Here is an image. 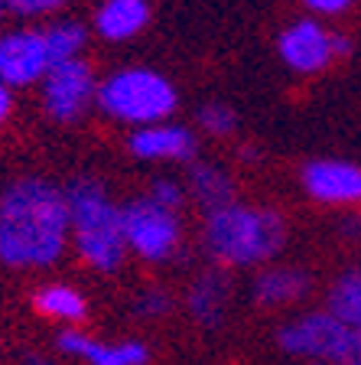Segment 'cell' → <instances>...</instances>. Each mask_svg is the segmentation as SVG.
<instances>
[{
  "label": "cell",
  "mask_w": 361,
  "mask_h": 365,
  "mask_svg": "<svg viewBox=\"0 0 361 365\" xmlns=\"http://www.w3.org/2000/svg\"><path fill=\"white\" fill-rule=\"evenodd\" d=\"M68 245L66 186L46 176H16L0 190V264L14 271L53 267Z\"/></svg>",
  "instance_id": "1"
},
{
  "label": "cell",
  "mask_w": 361,
  "mask_h": 365,
  "mask_svg": "<svg viewBox=\"0 0 361 365\" xmlns=\"http://www.w3.org/2000/svg\"><path fill=\"white\" fill-rule=\"evenodd\" d=\"M290 228L273 205L234 202L205 215L202 248L215 267H261L286 248Z\"/></svg>",
  "instance_id": "2"
},
{
  "label": "cell",
  "mask_w": 361,
  "mask_h": 365,
  "mask_svg": "<svg viewBox=\"0 0 361 365\" xmlns=\"http://www.w3.org/2000/svg\"><path fill=\"white\" fill-rule=\"evenodd\" d=\"M68 232L78 258L101 274H114L127 261V242L120 228V202L98 176H75L66 182Z\"/></svg>",
  "instance_id": "3"
},
{
  "label": "cell",
  "mask_w": 361,
  "mask_h": 365,
  "mask_svg": "<svg viewBox=\"0 0 361 365\" xmlns=\"http://www.w3.org/2000/svg\"><path fill=\"white\" fill-rule=\"evenodd\" d=\"M105 118L124 128H147V124L173 121L179 108V91L173 78L163 76L150 66H120L108 72L98 82V101H95Z\"/></svg>",
  "instance_id": "4"
},
{
  "label": "cell",
  "mask_w": 361,
  "mask_h": 365,
  "mask_svg": "<svg viewBox=\"0 0 361 365\" xmlns=\"http://www.w3.org/2000/svg\"><path fill=\"white\" fill-rule=\"evenodd\" d=\"M120 228L127 251L147 264H166L182 248V219L173 209L157 205L147 192L120 202Z\"/></svg>",
  "instance_id": "5"
},
{
  "label": "cell",
  "mask_w": 361,
  "mask_h": 365,
  "mask_svg": "<svg viewBox=\"0 0 361 365\" xmlns=\"http://www.w3.org/2000/svg\"><path fill=\"white\" fill-rule=\"evenodd\" d=\"M348 53H352V36L329 30L325 20L316 16H300L277 36V56L293 76H319Z\"/></svg>",
  "instance_id": "6"
},
{
  "label": "cell",
  "mask_w": 361,
  "mask_h": 365,
  "mask_svg": "<svg viewBox=\"0 0 361 365\" xmlns=\"http://www.w3.org/2000/svg\"><path fill=\"white\" fill-rule=\"evenodd\" d=\"M355 336L358 333L345 327L339 317H332L329 310H316L303 313V317L290 319L286 327H280L277 342L286 356L345 365L355 352Z\"/></svg>",
  "instance_id": "7"
},
{
  "label": "cell",
  "mask_w": 361,
  "mask_h": 365,
  "mask_svg": "<svg viewBox=\"0 0 361 365\" xmlns=\"http://www.w3.org/2000/svg\"><path fill=\"white\" fill-rule=\"evenodd\" d=\"M98 82L91 62L68 59L56 62L39 82V105L53 124H78L98 101Z\"/></svg>",
  "instance_id": "8"
},
{
  "label": "cell",
  "mask_w": 361,
  "mask_h": 365,
  "mask_svg": "<svg viewBox=\"0 0 361 365\" xmlns=\"http://www.w3.org/2000/svg\"><path fill=\"white\" fill-rule=\"evenodd\" d=\"M49 68H53V56H49L43 30L16 26V30L0 33V82L10 91L39 85Z\"/></svg>",
  "instance_id": "9"
},
{
  "label": "cell",
  "mask_w": 361,
  "mask_h": 365,
  "mask_svg": "<svg viewBox=\"0 0 361 365\" xmlns=\"http://www.w3.org/2000/svg\"><path fill=\"white\" fill-rule=\"evenodd\" d=\"M124 147L140 163H192L199 153V137L189 124L159 121L147 124V128H134Z\"/></svg>",
  "instance_id": "10"
},
{
  "label": "cell",
  "mask_w": 361,
  "mask_h": 365,
  "mask_svg": "<svg viewBox=\"0 0 361 365\" xmlns=\"http://www.w3.org/2000/svg\"><path fill=\"white\" fill-rule=\"evenodd\" d=\"M300 186L323 205H361V167L352 160L319 157L300 170Z\"/></svg>",
  "instance_id": "11"
},
{
  "label": "cell",
  "mask_w": 361,
  "mask_h": 365,
  "mask_svg": "<svg viewBox=\"0 0 361 365\" xmlns=\"http://www.w3.org/2000/svg\"><path fill=\"white\" fill-rule=\"evenodd\" d=\"M56 346H59L66 356L85 359L88 365H147L150 362V349L147 342L140 339H95L85 329L78 327H62L56 336Z\"/></svg>",
  "instance_id": "12"
},
{
  "label": "cell",
  "mask_w": 361,
  "mask_h": 365,
  "mask_svg": "<svg viewBox=\"0 0 361 365\" xmlns=\"http://www.w3.org/2000/svg\"><path fill=\"white\" fill-rule=\"evenodd\" d=\"M231 307V281L225 267H209L199 277H192L186 290V310L202 329H219L228 319Z\"/></svg>",
  "instance_id": "13"
},
{
  "label": "cell",
  "mask_w": 361,
  "mask_h": 365,
  "mask_svg": "<svg viewBox=\"0 0 361 365\" xmlns=\"http://www.w3.org/2000/svg\"><path fill=\"white\" fill-rule=\"evenodd\" d=\"M150 0H101L91 16V33L105 43H130L150 26Z\"/></svg>",
  "instance_id": "14"
},
{
  "label": "cell",
  "mask_w": 361,
  "mask_h": 365,
  "mask_svg": "<svg viewBox=\"0 0 361 365\" xmlns=\"http://www.w3.org/2000/svg\"><path fill=\"white\" fill-rule=\"evenodd\" d=\"M313 290V277L303 267H263L251 284V300L263 310H283L300 304Z\"/></svg>",
  "instance_id": "15"
},
{
  "label": "cell",
  "mask_w": 361,
  "mask_h": 365,
  "mask_svg": "<svg viewBox=\"0 0 361 365\" xmlns=\"http://www.w3.org/2000/svg\"><path fill=\"white\" fill-rule=\"evenodd\" d=\"M186 192L189 199L202 209L205 215L221 209V205L234 202L238 199V186H234V176L225 167L211 163V160H192L186 173Z\"/></svg>",
  "instance_id": "16"
},
{
  "label": "cell",
  "mask_w": 361,
  "mask_h": 365,
  "mask_svg": "<svg viewBox=\"0 0 361 365\" xmlns=\"http://www.w3.org/2000/svg\"><path fill=\"white\" fill-rule=\"evenodd\" d=\"M33 310L43 319H56L62 327H82V319L88 317V300L72 284L53 281V284H43L33 294Z\"/></svg>",
  "instance_id": "17"
},
{
  "label": "cell",
  "mask_w": 361,
  "mask_h": 365,
  "mask_svg": "<svg viewBox=\"0 0 361 365\" xmlns=\"http://www.w3.org/2000/svg\"><path fill=\"white\" fill-rule=\"evenodd\" d=\"M46 46H49V56L56 62H68V59H82L85 46H88V26L78 20H68V16H56L43 26Z\"/></svg>",
  "instance_id": "18"
},
{
  "label": "cell",
  "mask_w": 361,
  "mask_h": 365,
  "mask_svg": "<svg viewBox=\"0 0 361 365\" xmlns=\"http://www.w3.org/2000/svg\"><path fill=\"white\" fill-rule=\"evenodd\" d=\"M325 310L332 317H339L345 327H352L355 333L361 329V267L352 271H342L329 287V300H325Z\"/></svg>",
  "instance_id": "19"
},
{
  "label": "cell",
  "mask_w": 361,
  "mask_h": 365,
  "mask_svg": "<svg viewBox=\"0 0 361 365\" xmlns=\"http://www.w3.org/2000/svg\"><path fill=\"white\" fill-rule=\"evenodd\" d=\"M238 124H241L238 111H234L231 105H225V101H205L196 111V130L215 137V140L231 137L234 130H238Z\"/></svg>",
  "instance_id": "20"
},
{
  "label": "cell",
  "mask_w": 361,
  "mask_h": 365,
  "mask_svg": "<svg viewBox=\"0 0 361 365\" xmlns=\"http://www.w3.org/2000/svg\"><path fill=\"white\" fill-rule=\"evenodd\" d=\"M134 313L143 319H163L173 313V294L159 284H150V287H143L134 300Z\"/></svg>",
  "instance_id": "21"
},
{
  "label": "cell",
  "mask_w": 361,
  "mask_h": 365,
  "mask_svg": "<svg viewBox=\"0 0 361 365\" xmlns=\"http://www.w3.org/2000/svg\"><path fill=\"white\" fill-rule=\"evenodd\" d=\"M147 196H150L157 205H163V209H173V212H179L182 205L189 202L186 182L176 180V176H157V180L150 182V190H147Z\"/></svg>",
  "instance_id": "22"
},
{
  "label": "cell",
  "mask_w": 361,
  "mask_h": 365,
  "mask_svg": "<svg viewBox=\"0 0 361 365\" xmlns=\"http://www.w3.org/2000/svg\"><path fill=\"white\" fill-rule=\"evenodd\" d=\"M66 7V0H7V14L16 20H56Z\"/></svg>",
  "instance_id": "23"
},
{
  "label": "cell",
  "mask_w": 361,
  "mask_h": 365,
  "mask_svg": "<svg viewBox=\"0 0 361 365\" xmlns=\"http://www.w3.org/2000/svg\"><path fill=\"white\" fill-rule=\"evenodd\" d=\"M300 4L306 7V16H316V20H335L355 7V0H300Z\"/></svg>",
  "instance_id": "24"
},
{
  "label": "cell",
  "mask_w": 361,
  "mask_h": 365,
  "mask_svg": "<svg viewBox=\"0 0 361 365\" xmlns=\"http://www.w3.org/2000/svg\"><path fill=\"white\" fill-rule=\"evenodd\" d=\"M10 118H14V91L0 82V130L7 128Z\"/></svg>",
  "instance_id": "25"
},
{
  "label": "cell",
  "mask_w": 361,
  "mask_h": 365,
  "mask_svg": "<svg viewBox=\"0 0 361 365\" xmlns=\"http://www.w3.org/2000/svg\"><path fill=\"white\" fill-rule=\"evenodd\" d=\"M20 365H56V362L49 356H43V352H23Z\"/></svg>",
  "instance_id": "26"
},
{
  "label": "cell",
  "mask_w": 361,
  "mask_h": 365,
  "mask_svg": "<svg viewBox=\"0 0 361 365\" xmlns=\"http://www.w3.org/2000/svg\"><path fill=\"white\" fill-rule=\"evenodd\" d=\"M342 228H345V235H348V238H361V212L348 215L345 225H342Z\"/></svg>",
  "instance_id": "27"
},
{
  "label": "cell",
  "mask_w": 361,
  "mask_h": 365,
  "mask_svg": "<svg viewBox=\"0 0 361 365\" xmlns=\"http://www.w3.org/2000/svg\"><path fill=\"white\" fill-rule=\"evenodd\" d=\"M241 157L248 160V163H254V160H257V150H254V147H241Z\"/></svg>",
  "instance_id": "28"
},
{
  "label": "cell",
  "mask_w": 361,
  "mask_h": 365,
  "mask_svg": "<svg viewBox=\"0 0 361 365\" xmlns=\"http://www.w3.org/2000/svg\"><path fill=\"white\" fill-rule=\"evenodd\" d=\"M352 359H358V362H361V329H358V336H355V352H352Z\"/></svg>",
  "instance_id": "29"
},
{
  "label": "cell",
  "mask_w": 361,
  "mask_h": 365,
  "mask_svg": "<svg viewBox=\"0 0 361 365\" xmlns=\"http://www.w3.org/2000/svg\"><path fill=\"white\" fill-rule=\"evenodd\" d=\"M4 16H7V0H0V23H4Z\"/></svg>",
  "instance_id": "30"
},
{
  "label": "cell",
  "mask_w": 361,
  "mask_h": 365,
  "mask_svg": "<svg viewBox=\"0 0 361 365\" xmlns=\"http://www.w3.org/2000/svg\"><path fill=\"white\" fill-rule=\"evenodd\" d=\"M345 365H361V362H358V359H348V362H345Z\"/></svg>",
  "instance_id": "31"
}]
</instances>
